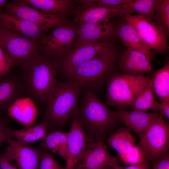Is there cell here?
<instances>
[{"label":"cell","instance_id":"cell-10","mask_svg":"<svg viewBox=\"0 0 169 169\" xmlns=\"http://www.w3.org/2000/svg\"><path fill=\"white\" fill-rule=\"evenodd\" d=\"M75 24L71 22L54 28L41 39L39 53L58 59L70 49L76 36Z\"/></svg>","mask_w":169,"mask_h":169},{"label":"cell","instance_id":"cell-7","mask_svg":"<svg viewBox=\"0 0 169 169\" xmlns=\"http://www.w3.org/2000/svg\"><path fill=\"white\" fill-rule=\"evenodd\" d=\"M115 45L114 40L73 43L68 50L61 58L56 59L58 71L66 77L79 65Z\"/></svg>","mask_w":169,"mask_h":169},{"label":"cell","instance_id":"cell-23","mask_svg":"<svg viewBox=\"0 0 169 169\" xmlns=\"http://www.w3.org/2000/svg\"><path fill=\"white\" fill-rule=\"evenodd\" d=\"M48 129V124L42 121L39 124L18 130L10 128L9 136L17 141L24 144L44 139Z\"/></svg>","mask_w":169,"mask_h":169},{"label":"cell","instance_id":"cell-11","mask_svg":"<svg viewBox=\"0 0 169 169\" xmlns=\"http://www.w3.org/2000/svg\"><path fill=\"white\" fill-rule=\"evenodd\" d=\"M3 8L6 13L29 21L47 31L69 22L67 18L44 13L20 0L7 3Z\"/></svg>","mask_w":169,"mask_h":169},{"label":"cell","instance_id":"cell-29","mask_svg":"<svg viewBox=\"0 0 169 169\" xmlns=\"http://www.w3.org/2000/svg\"><path fill=\"white\" fill-rule=\"evenodd\" d=\"M118 162L125 165L141 164L150 161L145 152L138 144L135 145L127 152L117 154Z\"/></svg>","mask_w":169,"mask_h":169},{"label":"cell","instance_id":"cell-17","mask_svg":"<svg viewBox=\"0 0 169 169\" xmlns=\"http://www.w3.org/2000/svg\"><path fill=\"white\" fill-rule=\"evenodd\" d=\"M117 119L139 137L160 115L158 112L149 113L139 110L119 109L115 110Z\"/></svg>","mask_w":169,"mask_h":169},{"label":"cell","instance_id":"cell-21","mask_svg":"<svg viewBox=\"0 0 169 169\" xmlns=\"http://www.w3.org/2000/svg\"><path fill=\"white\" fill-rule=\"evenodd\" d=\"M0 22L14 32L39 42L47 31L29 21L8 14L2 9L0 11Z\"/></svg>","mask_w":169,"mask_h":169},{"label":"cell","instance_id":"cell-25","mask_svg":"<svg viewBox=\"0 0 169 169\" xmlns=\"http://www.w3.org/2000/svg\"><path fill=\"white\" fill-rule=\"evenodd\" d=\"M8 115L27 127L33 125L38 114L34 105L28 102H14L8 109Z\"/></svg>","mask_w":169,"mask_h":169},{"label":"cell","instance_id":"cell-34","mask_svg":"<svg viewBox=\"0 0 169 169\" xmlns=\"http://www.w3.org/2000/svg\"><path fill=\"white\" fill-rule=\"evenodd\" d=\"M14 66L12 61L0 45V79L9 74Z\"/></svg>","mask_w":169,"mask_h":169},{"label":"cell","instance_id":"cell-1","mask_svg":"<svg viewBox=\"0 0 169 169\" xmlns=\"http://www.w3.org/2000/svg\"><path fill=\"white\" fill-rule=\"evenodd\" d=\"M81 92L78 113L80 125L90 139L104 141L118 127L115 111L108 108L92 89L84 87Z\"/></svg>","mask_w":169,"mask_h":169},{"label":"cell","instance_id":"cell-27","mask_svg":"<svg viewBox=\"0 0 169 169\" xmlns=\"http://www.w3.org/2000/svg\"><path fill=\"white\" fill-rule=\"evenodd\" d=\"M151 87L154 94L162 102L169 99V62L167 61L150 79Z\"/></svg>","mask_w":169,"mask_h":169},{"label":"cell","instance_id":"cell-20","mask_svg":"<svg viewBox=\"0 0 169 169\" xmlns=\"http://www.w3.org/2000/svg\"><path fill=\"white\" fill-rule=\"evenodd\" d=\"M115 25L116 37L120 39L125 46L143 53L151 62L156 61L151 49L131 25L123 19Z\"/></svg>","mask_w":169,"mask_h":169},{"label":"cell","instance_id":"cell-39","mask_svg":"<svg viewBox=\"0 0 169 169\" xmlns=\"http://www.w3.org/2000/svg\"><path fill=\"white\" fill-rule=\"evenodd\" d=\"M158 112L160 114L165 115L169 119V99L167 100L160 103Z\"/></svg>","mask_w":169,"mask_h":169},{"label":"cell","instance_id":"cell-9","mask_svg":"<svg viewBox=\"0 0 169 169\" xmlns=\"http://www.w3.org/2000/svg\"><path fill=\"white\" fill-rule=\"evenodd\" d=\"M121 17L134 27L151 49L166 55L167 48V36L158 22L138 14L127 15Z\"/></svg>","mask_w":169,"mask_h":169},{"label":"cell","instance_id":"cell-3","mask_svg":"<svg viewBox=\"0 0 169 169\" xmlns=\"http://www.w3.org/2000/svg\"><path fill=\"white\" fill-rule=\"evenodd\" d=\"M82 88L71 79L57 81L46 103L47 108L42 121L48 124V129L51 131H60L78 114L79 99Z\"/></svg>","mask_w":169,"mask_h":169},{"label":"cell","instance_id":"cell-30","mask_svg":"<svg viewBox=\"0 0 169 169\" xmlns=\"http://www.w3.org/2000/svg\"><path fill=\"white\" fill-rule=\"evenodd\" d=\"M132 0H85L83 5L85 8L100 6L111 8L127 10L133 13Z\"/></svg>","mask_w":169,"mask_h":169},{"label":"cell","instance_id":"cell-31","mask_svg":"<svg viewBox=\"0 0 169 169\" xmlns=\"http://www.w3.org/2000/svg\"><path fill=\"white\" fill-rule=\"evenodd\" d=\"M154 20L160 23L168 37L169 33V0H158Z\"/></svg>","mask_w":169,"mask_h":169},{"label":"cell","instance_id":"cell-33","mask_svg":"<svg viewBox=\"0 0 169 169\" xmlns=\"http://www.w3.org/2000/svg\"><path fill=\"white\" fill-rule=\"evenodd\" d=\"M38 169H65L59 165L49 151L43 149Z\"/></svg>","mask_w":169,"mask_h":169},{"label":"cell","instance_id":"cell-2","mask_svg":"<svg viewBox=\"0 0 169 169\" xmlns=\"http://www.w3.org/2000/svg\"><path fill=\"white\" fill-rule=\"evenodd\" d=\"M20 68L25 94L37 102L46 103L58 81L57 60L38 54Z\"/></svg>","mask_w":169,"mask_h":169},{"label":"cell","instance_id":"cell-5","mask_svg":"<svg viewBox=\"0 0 169 169\" xmlns=\"http://www.w3.org/2000/svg\"><path fill=\"white\" fill-rule=\"evenodd\" d=\"M150 80L145 75H130L115 71L106 80V105L119 109L131 108L136 97Z\"/></svg>","mask_w":169,"mask_h":169},{"label":"cell","instance_id":"cell-15","mask_svg":"<svg viewBox=\"0 0 169 169\" xmlns=\"http://www.w3.org/2000/svg\"><path fill=\"white\" fill-rule=\"evenodd\" d=\"M151 62L143 53L131 48L120 52L116 69L128 75H145L152 71Z\"/></svg>","mask_w":169,"mask_h":169},{"label":"cell","instance_id":"cell-37","mask_svg":"<svg viewBox=\"0 0 169 169\" xmlns=\"http://www.w3.org/2000/svg\"><path fill=\"white\" fill-rule=\"evenodd\" d=\"M12 161L4 153L0 154V169H19L11 164Z\"/></svg>","mask_w":169,"mask_h":169},{"label":"cell","instance_id":"cell-13","mask_svg":"<svg viewBox=\"0 0 169 169\" xmlns=\"http://www.w3.org/2000/svg\"><path fill=\"white\" fill-rule=\"evenodd\" d=\"M75 25L77 34L73 43L106 42L114 40L117 38L115 25L110 19Z\"/></svg>","mask_w":169,"mask_h":169},{"label":"cell","instance_id":"cell-40","mask_svg":"<svg viewBox=\"0 0 169 169\" xmlns=\"http://www.w3.org/2000/svg\"><path fill=\"white\" fill-rule=\"evenodd\" d=\"M7 0H0V11L2 10L4 6L8 2Z\"/></svg>","mask_w":169,"mask_h":169},{"label":"cell","instance_id":"cell-12","mask_svg":"<svg viewBox=\"0 0 169 169\" xmlns=\"http://www.w3.org/2000/svg\"><path fill=\"white\" fill-rule=\"evenodd\" d=\"M116 157L109 152L104 141L91 140L71 169H98L118 165Z\"/></svg>","mask_w":169,"mask_h":169},{"label":"cell","instance_id":"cell-22","mask_svg":"<svg viewBox=\"0 0 169 169\" xmlns=\"http://www.w3.org/2000/svg\"><path fill=\"white\" fill-rule=\"evenodd\" d=\"M21 2L46 13L67 18L74 13L76 0H20Z\"/></svg>","mask_w":169,"mask_h":169},{"label":"cell","instance_id":"cell-14","mask_svg":"<svg viewBox=\"0 0 169 169\" xmlns=\"http://www.w3.org/2000/svg\"><path fill=\"white\" fill-rule=\"evenodd\" d=\"M4 154L16 162L19 169H38L43 149L20 143L11 137Z\"/></svg>","mask_w":169,"mask_h":169},{"label":"cell","instance_id":"cell-6","mask_svg":"<svg viewBox=\"0 0 169 169\" xmlns=\"http://www.w3.org/2000/svg\"><path fill=\"white\" fill-rule=\"evenodd\" d=\"M39 42L19 34L0 22V45L14 66L31 61L39 53Z\"/></svg>","mask_w":169,"mask_h":169},{"label":"cell","instance_id":"cell-19","mask_svg":"<svg viewBox=\"0 0 169 169\" xmlns=\"http://www.w3.org/2000/svg\"><path fill=\"white\" fill-rule=\"evenodd\" d=\"M74 13L75 17L72 22L77 24L96 23L115 16L132 15L133 13L125 10L95 6L81 9L76 8Z\"/></svg>","mask_w":169,"mask_h":169},{"label":"cell","instance_id":"cell-32","mask_svg":"<svg viewBox=\"0 0 169 169\" xmlns=\"http://www.w3.org/2000/svg\"><path fill=\"white\" fill-rule=\"evenodd\" d=\"M158 0H133L132 8L138 15L154 20Z\"/></svg>","mask_w":169,"mask_h":169},{"label":"cell","instance_id":"cell-28","mask_svg":"<svg viewBox=\"0 0 169 169\" xmlns=\"http://www.w3.org/2000/svg\"><path fill=\"white\" fill-rule=\"evenodd\" d=\"M150 80L135 100L131 109L146 111L151 110L158 112L160 103L155 98Z\"/></svg>","mask_w":169,"mask_h":169},{"label":"cell","instance_id":"cell-26","mask_svg":"<svg viewBox=\"0 0 169 169\" xmlns=\"http://www.w3.org/2000/svg\"><path fill=\"white\" fill-rule=\"evenodd\" d=\"M136 140L129 129L121 127L107 138L106 141L117 154H122L128 151L135 145Z\"/></svg>","mask_w":169,"mask_h":169},{"label":"cell","instance_id":"cell-35","mask_svg":"<svg viewBox=\"0 0 169 169\" xmlns=\"http://www.w3.org/2000/svg\"><path fill=\"white\" fill-rule=\"evenodd\" d=\"M10 129L7 120L0 117V146L4 142H6L10 137L8 133Z\"/></svg>","mask_w":169,"mask_h":169},{"label":"cell","instance_id":"cell-4","mask_svg":"<svg viewBox=\"0 0 169 169\" xmlns=\"http://www.w3.org/2000/svg\"><path fill=\"white\" fill-rule=\"evenodd\" d=\"M120 52L115 45L79 65L66 77L93 90L100 87L116 69Z\"/></svg>","mask_w":169,"mask_h":169},{"label":"cell","instance_id":"cell-8","mask_svg":"<svg viewBox=\"0 0 169 169\" xmlns=\"http://www.w3.org/2000/svg\"><path fill=\"white\" fill-rule=\"evenodd\" d=\"M139 138L138 144L153 164L168 154L169 124L160 114Z\"/></svg>","mask_w":169,"mask_h":169},{"label":"cell","instance_id":"cell-18","mask_svg":"<svg viewBox=\"0 0 169 169\" xmlns=\"http://www.w3.org/2000/svg\"><path fill=\"white\" fill-rule=\"evenodd\" d=\"M20 75L8 74L0 79V111L5 110L25 94Z\"/></svg>","mask_w":169,"mask_h":169},{"label":"cell","instance_id":"cell-36","mask_svg":"<svg viewBox=\"0 0 169 169\" xmlns=\"http://www.w3.org/2000/svg\"><path fill=\"white\" fill-rule=\"evenodd\" d=\"M153 165V167L151 169H169L168 154L157 160Z\"/></svg>","mask_w":169,"mask_h":169},{"label":"cell","instance_id":"cell-41","mask_svg":"<svg viewBox=\"0 0 169 169\" xmlns=\"http://www.w3.org/2000/svg\"><path fill=\"white\" fill-rule=\"evenodd\" d=\"M98 169H113V168L110 166H106L100 168H99Z\"/></svg>","mask_w":169,"mask_h":169},{"label":"cell","instance_id":"cell-38","mask_svg":"<svg viewBox=\"0 0 169 169\" xmlns=\"http://www.w3.org/2000/svg\"><path fill=\"white\" fill-rule=\"evenodd\" d=\"M150 162H146L141 164L120 166L118 165L111 167L113 169H150Z\"/></svg>","mask_w":169,"mask_h":169},{"label":"cell","instance_id":"cell-24","mask_svg":"<svg viewBox=\"0 0 169 169\" xmlns=\"http://www.w3.org/2000/svg\"><path fill=\"white\" fill-rule=\"evenodd\" d=\"M68 132L60 131H51L46 135L40 144V148L57 154L65 162L68 158L67 138Z\"/></svg>","mask_w":169,"mask_h":169},{"label":"cell","instance_id":"cell-16","mask_svg":"<svg viewBox=\"0 0 169 169\" xmlns=\"http://www.w3.org/2000/svg\"><path fill=\"white\" fill-rule=\"evenodd\" d=\"M78 113L72 119L67 138L68 158L65 169H71L81 156L90 141L79 122Z\"/></svg>","mask_w":169,"mask_h":169}]
</instances>
